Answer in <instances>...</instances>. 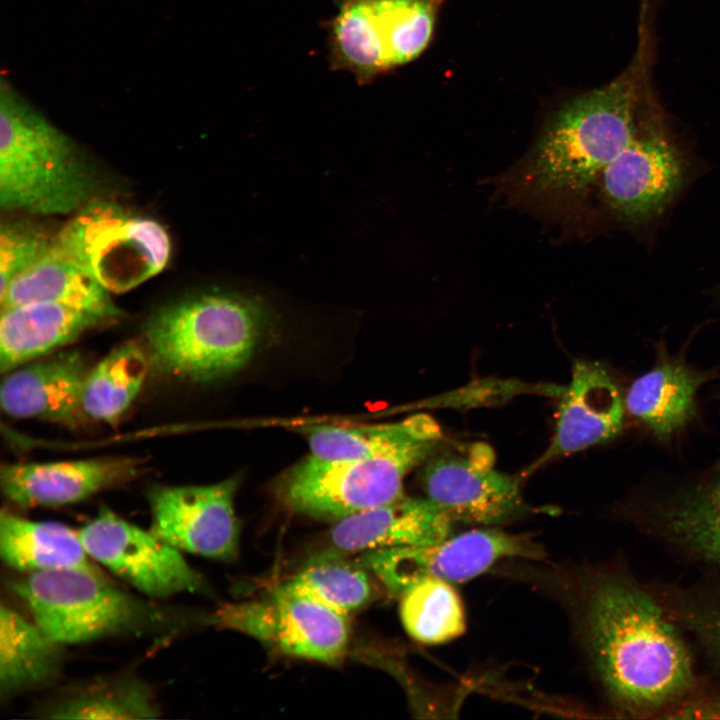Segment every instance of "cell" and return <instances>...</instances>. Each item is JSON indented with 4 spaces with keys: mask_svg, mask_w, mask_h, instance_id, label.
<instances>
[{
    "mask_svg": "<svg viewBox=\"0 0 720 720\" xmlns=\"http://www.w3.org/2000/svg\"><path fill=\"white\" fill-rule=\"evenodd\" d=\"M54 242L110 293L128 291L154 277L171 253L169 235L159 222L93 198L76 211Z\"/></svg>",
    "mask_w": 720,
    "mask_h": 720,
    "instance_id": "obj_6",
    "label": "cell"
},
{
    "mask_svg": "<svg viewBox=\"0 0 720 720\" xmlns=\"http://www.w3.org/2000/svg\"><path fill=\"white\" fill-rule=\"evenodd\" d=\"M422 480L426 498L454 522L493 526L530 512L520 480L496 470L491 448L482 443L429 458Z\"/></svg>",
    "mask_w": 720,
    "mask_h": 720,
    "instance_id": "obj_12",
    "label": "cell"
},
{
    "mask_svg": "<svg viewBox=\"0 0 720 720\" xmlns=\"http://www.w3.org/2000/svg\"><path fill=\"white\" fill-rule=\"evenodd\" d=\"M0 556L10 568L27 574L63 569L98 570L78 530L53 521H33L2 510Z\"/></svg>",
    "mask_w": 720,
    "mask_h": 720,
    "instance_id": "obj_23",
    "label": "cell"
},
{
    "mask_svg": "<svg viewBox=\"0 0 720 720\" xmlns=\"http://www.w3.org/2000/svg\"><path fill=\"white\" fill-rule=\"evenodd\" d=\"M140 466L131 457L11 464L2 467L0 482L4 496L19 507H58L130 480Z\"/></svg>",
    "mask_w": 720,
    "mask_h": 720,
    "instance_id": "obj_16",
    "label": "cell"
},
{
    "mask_svg": "<svg viewBox=\"0 0 720 720\" xmlns=\"http://www.w3.org/2000/svg\"><path fill=\"white\" fill-rule=\"evenodd\" d=\"M583 576L579 625L608 702L622 716L663 718L699 682L680 626L626 570Z\"/></svg>",
    "mask_w": 720,
    "mask_h": 720,
    "instance_id": "obj_1",
    "label": "cell"
},
{
    "mask_svg": "<svg viewBox=\"0 0 720 720\" xmlns=\"http://www.w3.org/2000/svg\"><path fill=\"white\" fill-rule=\"evenodd\" d=\"M711 377L712 372L692 367L660 344L653 366L630 383L625 409L658 441L668 443L697 416L698 391Z\"/></svg>",
    "mask_w": 720,
    "mask_h": 720,
    "instance_id": "obj_19",
    "label": "cell"
},
{
    "mask_svg": "<svg viewBox=\"0 0 720 720\" xmlns=\"http://www.w3.org/2000/svg\"><path fill=\"white\" fill-rule=\"evenodd\" d=\"M49 719H155L161 710L152 687L136 676L96 680L75 688L45 710Z\"/></svg>",
    "mask_w": 720,
    "mask_h": 720,
    "instance_id": "obj_26",
    "label": "cell"
},
{
    "mask_svg": "<svg viewBox=\"0 0 720 720\" xmlns=\"http://www.w3.org/2000/svg\"><path fill=\"white\" fill-rule=\"evenodd\" d=\"M93 189V177L70 137L2 78L1 209L69 214L92 199Z\"/></svg>",
    "mask_w": 720,
    "mask_h": 720,
    "instance_id": "obj_3",
    "label": "cell"
},
{
    "mask_svg": "<svg viewBox=\"0 0 720 720\" xmlns=\"http://www.w3.org/2000/svg\"><path fill=\"white\" fill-rule=\"evenodd\" d=\"M542 556L541 546L528 536L498 529H476L431 545L367 551L360 563L372 571L390 593L401 596L428 578L460 583L483 574L506 558Z\"/></svg>",
    "mask_w": 720,
    "mask_h": 720,
    "instance_id": "obj_9",
    "label": "cell"
},
{
    "mask_svg": "<svg viewBox=\"0 0 720 720\" xmlns=\"http://www.w3.org/2000/svg\"><path fill=\"white\" fill-rule=\"evenodd\" d=\"M650 589L720 670V577H709L688 586L656 584Z\"/></svg>",
    "mask_w": 720,
    "mask_h": 720,
    "instance_id": "obj_30",
    "label": "cell"
},
{
    "mask_svg": "<svg viewBox=\"0 0 720 720\" xmlns=\"http://www.w3.org/2000/svg\"><path fill=\"white\" fill-rule=\"evenodd\" d=\"M217 626L248 634L278 652L327 664L347 648V616L282 586L270 596L223 604L209 617Z\"/></svg>",
    "mask_w": 720,
    "mask_h": 720,
    "instance_id": "obj_10",
    "label": "cell"
},
{
    "mask_svg": "<svg viewBox=\"0 0 720 720\" xmlns=\"http://www.w3.org/2000/svg\"><path fill=\"white\" fill-rule=\"evenodd\" d=\"M400 615L407 633L424 644H442L465 631V613L451 583L428 578L401 595Z\"/></svg>",
    "mask_w": 720,
    "mask_h": 720,
    "instance_id": "obj_28",
    "label": "cell"
},
{
    "mask_svg": "<svg viewBox=\"0 0 720 720\" xmlns=\"http://www.w3.org/2000/svg\"><path fill=\"white\" fill-rule=\"evenodd\" d=\"M307 439L312 455L346 460L376 457L417 445H440L442 432L431 416L416 414L388 424L313 426L307 431Z\"/></svg>",
    "mask_w": 720,
    "mask_h": 720,
    "instance_id": "obj_25",
    "label": "cell"
},
{
    "mask_svg": "<svg viewBox=\"0 0 720 720\" xmlns=\"http://www.w3.org/2000/svg\"><path fill=\"white\" fill-rule=\"evenodd\" d=\"M149 354L136 343L123 344L89 370L83 385L85 416L112 423L131 405L146 378Z\"/></svg>",
    "mask_w": 720,
    "mask_h": 720,
    "instance_id": "obj_27",
    "label": "cell"
},
{
    "mask_svg": "<svg viewBox=\"0 0 720 720\" xmlns=\"http://www.w3.org/2000/svg\"><path fill=\"white\" fill-rule=\"evenodd\" d=\"M263 310L255 301L209 291L157 310L144 328L151 362L178 378L206 382L241 369L260 339Z\"/></svg>",
    "mask_w": 720,
    "mask_h": 720,
    "instance_id": "obj_4",
    "label": "cell"
},
{
    "mask_svg": "<svg viewBox=\"0 0 720 720\" xmlns=\"http://www.w3.org/2000/svg\"><path fill=\"white\" fill-rule=\"evenodd\" d=\"M77 352H61L23 364L3 378L0 402L13 418L38 419L74 427L80 423L88 373Z\"/></svg>",
    "mask_w": 720,
    "mask_h": 720,
    "instance_id": "obj_18",
    "label": "cell"
},
{
    "mask_svg": "<svg viewBox=\"0 0 720 720\" xmlns=\"http://www.w3.org/2000/svg\"><path fill=\"white\" fill-rule=\"evenodd\" d=\"M601 189L609 210L630 223L659 215L682 186L684 162L669 138L662 112L602 171Z\"/></svg>",
    "mask_w": 720,
    "mask_h": 720,
    "instance_id": "obj_13",
    "label": "cell"
},
{
    "mask_svg": "<svg viewBox=\"0 0 720 720\" xmlns=\"http://www.w3.org/2000/svg\"><path fill=\"white\" fill-rule=\"evenodd\" d=\"M363 568L330 552L318 557L282 587L348 616L370 596V583Z\"/></svg>",
    "mask_w": 720,
    "mask_h": 720,
    "instance_id": "obj_29",
    "label": "cell"
},
{
    "mask_svg": "<svg viewBox=\"0 0 720 720\" xmlns=\"http://www.w3.org/2000/svg\"><path fill=\"white\" fill-rule=\"evenodd\" d=\"M652 42L645 22L629 66L607 85L561 107L529 152L504 177L512 200L575 204L660 110L650 78Z\"/></svg>",
    "mask_w": 720,
    "mask_h": 720,
    "instance_id": "obj_2",
    "label": "cell"
},
{
    "mask_svg": "<svg viewBox=\"0 0 720 720\" xmlns=\"http://www.w3.org/2000/svg\"><path fill=\"white\" fill-rule=\"evenodd\" d=\"M0 370L7 373L42 358L109 320L53 302L1 309Z\"/></svg>",
    "mask_w": 720,
    "mask_h": 720,
    "instance_id": "obj_21",
    "label": "cell"
},
{
    "mask_svg": "<svg viewBox=\"0 0 720 720\" xmlns=\"http://www.w3.org/2000/svg\"><path fill=\"white\" fill-rule=\"evenodd\" d=\"M438 447L424 444L346 460L311 455L279 480L277 494L295 512L339 521L404 496L406 474Z\"/></svg>",
    "mask_w": 720,
    "mask_h": 720,
    "instance_id": "obj_8",
    "label": "cell"
},
{
    "mask_svg": "<svg viewBox=\"0 0 720 720\" xmlns=\"http://www.w3.org/2000/svg\"><path fill=\"white\" fill-rule=\"evenodd\" d=\"M627 519L681 557L720 568V464L665 493L632 500Z\"/></svg>",
    "mask_w": 720,
    "mask_h": 720,
    "instance_id": "obj_15",
    "label": "cell"
},
{
    "mask_svg": "<svg viewBox=\"0 0 720 720\" xmlns=\"http://www.w3.org/2000/svg\"><path fill=\"white\" fill-rule=\"evenodd\" d=\"M237 486V479L230 478L211 485L153 487L148 493L149 530L181 552L232 560L239 544Z\"/></svg>",
    "mask_w": 720,
    "mask_h": 720,
    "instance_id": "obj_14",
    "label": "cell"
},
{
    "mask_svg": "<svg viewBox=\"0 0 720 720\" xmlns=\"http://www.w3.org/2000/svg\"><path fill=\"white\" fill-rule=\"evenodd\" d=\"M54 237L26 220H6L0 225V294L52 247Z\"/></svg>",
    "mask_w": 720,
    "mask_h": 720,
    "instance_id": "obj_31",
    "label": "cell"
},
{
    "mask_svg": "<svg viewBox=\"0 0 720 720\" xmlns=\"http://www.w3.org/2000/svg\"><path fill=\"white\" fill-rule=\"evenodd\" d=\"M90 558L140 593L165 599L206 589L182 552L107 508L78 530Z\"/></svg>",
    "mask_w": 720,
    "mask_h": 720,
    "instance_id": "obj_11",
    "label": "cell"
},
{
    "mask_svg": "<svg viewBox=\"0 0 720 720\" xmlns=\"http://www.w3.org/2000/svg\"><path fill=\"white\" fill-rule=\"evenodd\" d=\"M34 622L0 606V697L47 685L60 671L62 650Z\"/></svg>",
    "mask_w": 720,
    "mask_h": 720,
    "instance_id": "obj_24",
    "label": "cell"
},
{
    "mask_svg": "<svg viewBox=\"0 0 720 720\" xmlns=\"http://www.w3.org/2000/svg\"><path fill=\"white\" fill-rule=\"evenodd\" d=\"M663 718L720 719V687L698 682Z\"/></svg>",
    "mask_w": 720,
    "mask_h": 720,
    "instance_id": "obj_32",
    "label": "cell"
},
{
    "mask_svg": "<svg viewBox=\"0 0 720 720\" xmlns=\"http://www.w3.org/2000/svg\"><path fill=\"white\" fill-rule=\"evenodd\" d=\"M32 302L59 303L109 321L122 316L111 293L55 242L0 294L1 309Z\"/></svg>",
    "mask_w": 720,
    "mask_h": 720,
    "instance_id": "obj_22",
    "label": "cell"
},
{
    "mask_svg": "<svg viewBox=\"0 0 720 720\" xmlns=\"http://www.w3.org/2000/svg\"><path fill=\"white\" fill-rule=\"evenodd\" d=\"M443 0H343L328 25L329 64L359 84L428 47Z\"/></svg>",
    "mask_w": 720,
    "mask_h": 720,
    "instance_id": "obj_7",
    "label": "cell"
},
{
    "mask_svg": "<svg viewBox=\"0 0 720 720\" xmlns=\"http://www.w3.org/2000/svg\"><path fill=\"white\" fill-rule=\"evenodd\" d=\"M453 522L428 498L402 496L336 521L330 541L338 554L425 546L449 537Z\"/></svg>",
    "mask_w": 720,
    "mask_h": 720,
    "instance_id": "obj_20",
    "label": "cell"
},
{
    "mask_svg": "<svg viewBox=\"0 0 720 720\" xmlns=\"http://www.w3.org/2000/svg\"><path fill=\"white\" fill-rule=\"evenodd\" d=\"M625 402L608 371L596 361L578 360L563 394L555 434L534 467L617 437Z\"/></svg>",
    "mask_w": 720,
    "mask_h": 720,
    "instance_id": "obj_17",
    "label": "cell"
},
{
    "mask_svg": "<svg viewBox=\"0 0 720 720\" xmlns=\"http://www.w3.org/2000/svg\"><path fill=\"white\" fill-rule=\"evenodd\" d=\"M33 622L60 645L138 634L167 624V615L113 584L100 569L27 573L10 583Z\"/></svg>",
    "mask_w": 720,
    "mask_h": 720,
    "instance_id": "obj_5",
    "label": "cell"
}]
</instances>
